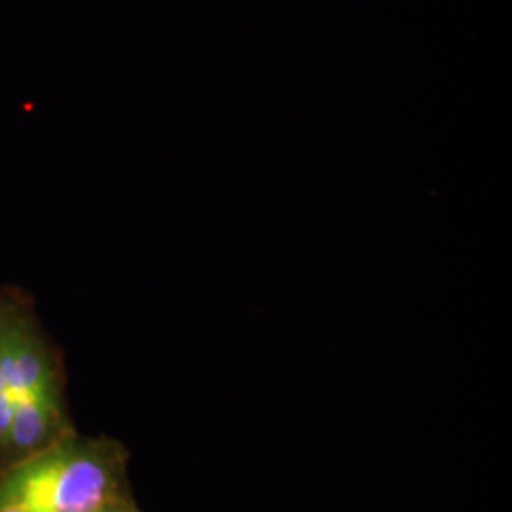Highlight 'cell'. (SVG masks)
<instances>
[{
    "label": "cell",
    "instance_id": "4",
    "mask_svg": "<svg viewBox=\"0 0 512 512\" xmlns=\"http://www.w3.org/2000/svg\"><path fill=\"white\" fill-rule=\"evenodd\" d=\"M105 512H141L139 509H135L133 507V503L131 501H124V503H120V505H114V507H110L109 511Z\"/></svg>",
    "mask_w": 512,
    "mask_h": 512
},
{
    "label": "cell",
    "instance_id": "1",
    "mask_svg": "<svg viewBox=\"0 0 512 512\" xmlns=\"http://www.w3.org/2000/svg\"><path fill=\"white\" fill-rule=\"evenodd\" d=\"M126 450L110 439L73 431L10 463L0 478V503L25 512H105L128 501Z\"/></svg>",
    "mask_w": 512,
    "mask_h": 512
},
{
    "label": "cell",
    "instance_id": "5",
    "mask_svg": "<svg viewBox=\"0 0 512 512\" xmlns=\"http://www.w3.org/2000/svg\"><path fill=\"white\" fill-rule=\"evenodd\" d=\"M0 512H25L23 509H19L16 505H10V503H0Z\"/></svg>",
    "mask_w": 512,
    "mask_h": 512
},
{
    "label": "cell",
    "instance_id": "3",
    "mask_svg": "<svg viewBox=\"0 0 512 512\" xmlns=\"http://www.w3.org/2000/svg\"><path fill=\"white\" fill-rule=\"evenodd\" d=\"M12 403H10V393L4 382V374L0 368V456H6V444L10 437V427H12Z\"/></svg>",
    "mask_w": 512,
    "mask_h": 512
},
{
    "label": "cell",
    "instance_id": "2",
    "mask_svg": "<svg viewBox=\"0 0 512 512\" xmlns=\"http://www.w3.org/2000/svg\"><path fill=\"white\" fill-rule=\"evenodd\" d=\"M0 368L14 414L6 444L10 463L73 431L54 357L31 319L12 306L0 308Z\"/></svg>",
    "mask_w": 512,
    "mask_h": 512
}]
</instances>
